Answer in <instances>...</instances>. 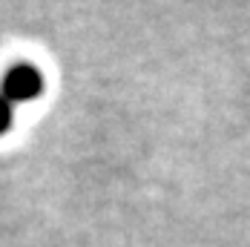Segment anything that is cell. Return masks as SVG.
Masks as SVG:
<instances>
[{
	"label": "cell",
	"mask_w": 250,
	"mask_h": 247,
	"mask_svg": "<svg viewBox=\"0 0 250 247\" xmlns=\"http://www.w3.org/2000/svg\"><path fill=\"white\" fill-rule=\"evenodd\" d=\"M0 95L9 101V103H29V101L41 98L43 95V75L41 69H35L32 63H18L12 66L3 83H0Z\"/></svg>",
	"instance_id": "1"
},
{
	"label": "cell",
	"mask_w": 250,
	"mask_h": 247,
	"mask_svg": "<svg viewBox=\"0 0 250 247\" xmlns=\"http://www.w3.org/2000/svg\"><path fill=\"white\" fill-rule=\"evenodd\" d=\"M12 121H15V103H9V101L0 95V135L12 126Z\"/></svg>",
	"instance_id": "2"
}]
</instances>
